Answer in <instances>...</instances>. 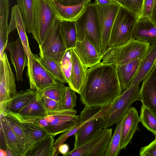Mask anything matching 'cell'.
Masks as SVG:
<instances>
[{
  "mask_svg": "<svg viewBox=\"0 0 156 156\" xmlns=\"http://www.w3.org/2000/svg\"><path fill=\"white\" fill-rule=\"evenodd\" d=\"M122 93L115 66L101 62L88 69L80 99L85 106H102L111 103Z\"/></svg>",
  "mask_w": 156,
  "mask_h": 156,
  "instance_id": "6da1fadb",
  "label": "cell"
},
{
  "mask_svg": "<svg viewBox=\"0 0 156 156\" xmlns=\"http://www.w3.org/2000/svg\"><path fill=\"white\" fill-rule=\"evenodd\" d=\"M112 102L102 106L89 107L85 106L79 115L83 124L74 135V149L82 145L90 140L102 128L111 110Z\"/></svg>",
  "mask_w": 156,
  "mask_h": 156,
  "instance_id": "7a4b0ae2",
  "label": "cell"
},
{
  "mask_svg": "<svg viewBox=\"0 0 156 156\" xmlns=\"http://www.w3.org/2000/svg\"><path fill=\"white\" fill-rule=\"evenodd\" d=\"M75 23L77 41L87 39L101 55V30L96 3L88 4Z\"/></svg>",
  "mask_w": 156,
  "mask_h": 156,
  "instance_id": "3957f363",
  "label": "cell"
},
{
  "mask_svg": "<svg viewBox=\"0 0 156 156\" xmlns=\"http://www.w3.org/2000/svg\"><path fill=\"white\" fill-rule=\"evenodd\" d=\"M150 44L132 39L122 46L110 47L102 56L101 62L111 63L114 66L142 60L148 51Z\"/></svg>",
  "mask_w": 156,
  "mask_h": 156,
  "instance_id": "277c9868",
  "label": "cell"
},
{
  "mask_svg": "<svg viewBox=\"0 0 156 156\" xmlns=\"http://www.w3.org/2000/svg\"><path fill=\"white\" fill-rule=\"evenodd\" d=\"M77 111L73 109H59L47 112L44 117L32 122L54 136L74 127L79 120Z\"/></svg>",
  "mask_w": 156,
  "mask_h": 156,
  "instance_id": "5b68a950",
  "label": "cell"
},
{
  "mask_svg": "<svg viewBox=\"0 0 156 156\" xmlns=\"http://www.w3.org/2000/svg\"><path fill=\"white\" fill-rule=\"evenodd\" d=\"M58 17L53 0H35L33 38L39 45L45 38L54 19Z\"/></svg>",
  "mask_w": 156,
  "mask_h": 156,
  "instance_id": "8992f818",
  "label": "cell"
},
{
  "mask_svg": "<svg viewBox=\"0 0 156 156\" xmlns=\"http://www.w3.org/2000/svg\"><path fill=\"white\" fill-rule=\"evenodd\" d=\"M137 20V16L133 12L121 5L112 27L110 47L122 46L131 40Z\"/></svg>",
  "mask_w": 156,
  "mask_h": 156,
  "instance_id": "52a82bcc",
  "label": "cell"
},
{
  "mask_svg": "<svg viewBox=\"0 0 156 156\" xmlns=\"http://www.w3.org/2000/svg\"><path fill=\"white\" fill-rule=\"evenodd\" d=\"M140 87L134 85L128 87L112 101L110 112L103 122L102 129H107L119 122L130 108L132 104L140 101Z\"/></svg>",
  "mask_w": 156,
  "mask_h": 156,
  "instance_id": "ba28073f",
  "label": "cell"
},
{
  "mask_svg": "<svg viewBox=\"0 0 156 156\" xmlns=\"http://www.w3.org/2000/svg\"><path fill=\"white\" fill-rule=\"evenodd\" d=\"M61 20L55 18L42 43L39 45V54L60 63L67 49L60 30Z\"/></svg>",
  "mask_w": 156,
  "mask_h": 156,
  "instance_id": "9c48e42d",
  "label": "cell"
},
{
  "mask_svg": "<svg viewBox=\"0 0 156 156\" xmlns=\"http://www.w3.org/2000/svg\"><path fill=\"white\" fill-rule=\"evenodd\" d=\"M27 67V76L31 89L39 92L57 83V80L42 65L37 55L32 52Z\"/></svg>",
  "mask_w": 156,
  "mask_h": 156,
  "instance_id": "30bf717a",
  "label": "cell"
},
{
  "mask_svg": "<svg viewBox=\"0 0 156 156\" xmlns=\"http://www.w3.org/2000/svg\"><path fill=\"white\" fill-rule=\"evenodd\" d=\"M15 79L6 53L0 59V110L5 111L16 95Z\"/></svg>",
  "mask_w": 156,
  "mask_h": 156,
  "instance_id": "8fae6325",
  "label": "cell"
},
{
  "mask_svg": "<svg viewBox=\"0 0 156 156\" xmlns=\"http://www.w3.org/2000/svg\"><path fill=\"white\" fill-rule=\"evenodd\" d=\"M96 5L100 27L102 56L110 48L109 41L112 27L121 5L118 3L104 5L96 4Z\"/></svg>",
  "mask_w": 156,
  "mask_h": 156,
  "instance_id": "7c38bea8",
  "label": "cell"
},
{
  "mask_svg": "<svg viewBox=\"0 0 156 156\" xmlns=\"http://www.w3.org/2000/svg\"><path fill=\"white\" fill-rule=\"evenodd\" d=\"M0 148L10 150L14 156H24L25 152L18 141L7 120L0 113Z\"/></svg>",
  "mask_w": 156,
  "mask_h": 156,
  "instance_id": "4fadbf2b",
  "label": "cell"
},
{
  "mask_svg": "<svg viewBox=\"0 0 156 156\" xmlns=\"http://www.w3.org/2000/svg\"><path fill=\"white\" fill-rule=\"evenodd\" d=\"M140 101L156 117V65L143 81L140 90Z\"/></svg>",
  "mask_w": 156,
  "mask_h": 156,
  "instance_id": "5bb4252c",
  "label": "cell"
},
{
  "mask_svg": "<svg viewBox=\"0 0 156 156\" xmlns=\"http://www.w3.org/2000/svg\"><path fill=\"white\" fill-rule=\"evenodd\" d=\"M7 48L10 53L11 63L15 69L16 79L18 81H22L23 71L27 66L28 60L20 38L18 37L16 41L8 43Z\"/></svg>",
  "mask_w": 156,
  "mask_h": 156,
  "instance_id": "9a60e30c",
  "label": "cell"
},
{
  "mask_svg": "<svg viewBox=\"0 0 156 156\" xmlns=\"http://www.w3.org/2000/svg\"><path fill=\"white\" fill-rule=\"evenodd\" d=\"M16 29L17 30L19 37L26 52L28 61H29L32 52L28 41L24 20L18 5H14L12 9L11 20L8 26L9 34Z\"/></svg>",
  "mask_w": 156,
  "mask_h": 156,
  "instance_id": "2e32d148",
  "label": "cell"
},
{
  "mask_svg": "<svg viewBox=\"0 0 156 156\" xmlns=\"http://www.w3.org/2000/svg\"><path fill=\"white\" fill-rule=\"evenodd\" d=\"M72 69L69 87L79 94L85 82L88 67L78 56L74 48L70 49Z\"/></svg>",
  "mask_w": 156,
  "mask_h": 156,
  "instance_id": "e0dca14e",
  "label": "cell"
},
{
  "mask_svg": "<svg viewBox=\"0 0 156 156\" xmlns=\"http://www.w3.org/2000/svg\"><path fill=\"white\" fill-rule=\"evenodd\" d=\"M84 64L88 67H92L101 62L102 56L95 47L88 40L77 41L74 48Z\"/></svg>",
  "mask_w": 156,
  "mask_h": 156,
  "instance_id": "ac0fdd59",
  "label": "cell"
},
{
  "mask_svg": "<svg viewBox=\"0 0 156 156\" xmlns=\"http://www.w3.org/2000/svg\"><path fill=\"white\" fill-rule=\"evenodd\" d=\"M140 122L138 112L134 107H130L126 113L123 126L120 149H125L131 142L133 137L139 129L138 124Z\"/></svg>",
  "mask_w": 156,
  "mask_h": 156,
  "instance_id": "d6986e66",
  "label": "cell"
},
{
  "mask_svg": "<svg viewBox=\"0 0 156 156\" xmlns=\"http://www.w3.org/2000/svg\"><path fill=\"white\" fill-rule=\"evenodd\" d=\"M156 42L150 44L145 55L141 60L136 73L129 86L139 85L155 65Z\"/></svg>",
  "mask_w": 156,
  "mask_h": 156,
  "instance_id": "ffe728a7",
  "label": "cell"
},
{
  "mask_svg": "<svg viewBox=\"0 0 156 156\" xmlns=\"http://www.w3.org/2000/svg\"><path fill=\"white\" fill-rule=\"evenodd\" d=\"M132 39L150 44L156 42V25L148 18L138 19L133 30Z\"/></svg>",
  "mask_w": 156,
  "mask_h": 156,
  "instance_id": "44dd1931",
  "label": "cell"
},
{
  "mask_svg": "<svg viewBox=\"0 0 156 156\" xmlns=\"http://www.w3.org/2000/svg\"><path fill=\"white\" fill-rule=\"evenodd\" d=\"M47 112L37 92L34 99L18 113L15 114L22 121L33 122L45 116Z\"/></svg>",
  "mask_w": 156,
  "mask_h": 156,
  "instance_id": "7402d4cb",
  "label": "cell"
},
{
  "mask_svg": "<svg viewBox=\"0 0 156 156\" xmlns=\"http://www.w3.org/2000/svg\"><path fill=\"white\" fill-rule=\"evenodd\" d=\"M141 60L115 66L122 93L129 87L138 69Z\"/></svg>",
  "mask_w": 156,
  "mask_h": 156,
  "instance_id": "603a6c76",
  "label": "cell"
},
{
  "mask_svg": "<svg viewBox=\"0 0 156 156\" xmlns=\"http://www.w3.org/2000/svg\"><path fill=\"white\" fill-rule=\"evenodd\" d=\"M54 136L50 134L36 142L24 156H56Z\"/></svg>",
  "mask_w": 156,
  "mask_h": 156,
  "instance_id": "cb8c5ba5",
  "label": "cell"
},
{
  "mask_svg": "<svg viewBox=\"0 0 156 156\" xmlns=\"http://www.w3.org/2000/svg\"><path fill=\"white\" fill-rule=\"evenodd\" d=\"M21 122L26 143V153L36 142L50 135L34 122Z\"/></svg>",
  "mask_w": 156,
  "mask_h": 156,
  "instance_id": "d4e9b609",
  "label": "cell"
},
{
  "mask_svg": "<svg viewBox=\"0 0 156 156\" xmlns=\"http://www.w3.org/2000/svg\"><path fill=\"white\" fill-rule=\"evenodd\" d=\"M53 2L58 17L61 20L76 21L86 7L83 2L72 6L63 5L56 0H53Z\"/></svg>",
  "mask_w": 156,
  "mask_h": 156,
  "instance_id": "484cf974",
  "label": "cell"
},
{
  "mask_svg": "<svg viewBox=\"0 0 156 156\" xmlns=\"http://www.w3.org/2000/svg\"><path fill=\"white\" fill-rule=\"evenodd\" d=\"M9 7V0H0V51L1 52L4 51L8 44Z\"/></svg>",
  "mask_w": 156,
  "mask_h": 156,
  "instance_id": "4316f807",
  "label": "cell"
},
{
  "mask_svg": "<svg viewBox=\"0 0 156 156\" xmlns=\"http://www.w3.org/2000/svg\"><path fill=\"white\" fill-rule=\"evenodd\" d=\"M37 92L30 89L21 90L12 98L6 110L17 114L36 97Z\"/></svg>",
  "mask_w": 156,
  "mask_h": 156,
  "instance_id": "83f0119b",
  "label": "cell"
},
{
  "mask_svg": "<svg viewBox=\"0 0 156 156\" xmlns=\"http://www.w3.org/2000/svg\"><path fill=\"white\" fill-rule=\"evenodd\" d=\"M60 30L67 50L74 48L77 41L75 21L61 20Z\"/></svg>",
  "mask_w": 156,
  "mask_h": 156,
  "instance_id": "f1b7e54d",
  "label": "cell"
},
{
  "mask_svg": "<svg viewBox=\"0 0 156 156\" xmlns=\"http://www.w3.org/2000/svg\"><path fill=\"white\" fill-rule=\"evenodd\" d=\"M109 129H102L88 141L80 146L69 151L66 156H88L99 140L107 133Z\"/></svg>",
  "mask_w": 156,
  "mask_h": 156,
  "instance_id": "f546056e",
  "label": "cell"
},
{
  "mask_svg": "<svg viewBox=\"0 0 156 156\" xmlns=\"http://www.w3.org/2000/svg\"><path fill=\"white\" fill-rule=\"evenodd\" d=\"M21 12L28 34L34 29L35 0H16Z\"/></svg>",
  "mask_w": 156,
  "mask_h": 156,
  "instance_id": "4dcf8cb0",
  "label": "cell"
},
{
  "mask_svg": "<svg viewBox=\"0 0 156 156\" xmlns=\"http://www.w3.org/2000/svg\"><path fill=\"white\" fill-rule=\"evenodd\" d=\"M126 115V114L122 120L116 123L115 130L108 144L104 156H117L119 154L121 151L120 145L122 128Z\"/></svg>",
  "mask_w": 156,
  "mask_h": 156,
  "instance_id": "1f68e13d",
  "label": "cell"
},
{
  "mask_svg": "<svg viewBox=\"0 0 156 156\" xmlns=\"http://www.w3.org/2000/svg\"><path fill=\"white\" fill-rule=\"evenodd\" d=\"M0 113H2L5 117L18 141L25 149L26 153V143L21 121L16 114L8 110L0 112Z\"/></svg>",
  "mask_w": 156,
  "mask_h": 156,
  "instance_id": "d6a6232c",
  "label": "cell"
},
{
  "mask_svg": "<svg viewBox=\"0 0 156 156\" xmlns=\"http://www.w3.org/2000/svg\"><path fill=\"white\" fill-rule=\"evenodd\" d=\"M40 60L45 68L57 80L66 83L60 63H58L39 54Z\"/></svg>",
  "mask_w": 156,
  "mask_h": 156,
  "instance_id": "836d02e7",
  "label": "cell"
},
{
  "mask_svg": "<svg viewBox=\"0 0 156 156\" xmlns=\"http://www.w3.org/2000/svg\"><path fill=\"white\" fill-rule=\"evenodd\" d=\"M64 83L57 80L56 84L47 87L38 92L44 96L59 102L62 104L66 87Z\"/></svg>",
  "mask_w": 156,
  "mask_h": 156,
  "instance_id": "e575fe53",
  "label": "cell"
},
{
  "mask_svg": "<svg viewBox=\"0 0 156 156\" xmlns=\"http://www.w3.org/2000/svg\"><path fill=\"white\" fill-rule=\"evenodd\" d=\"M140 122L148 130L156 137V117L146 107L142 105L140 116Z\"/></svg>",
  "mask_w": 156,
  "mask_h": 156,
  "instance_id": "d590c367",
  "label": "cell"
},
{
  "mask_svg": "<svg viewBox=\"0 0 156 156\" xmlns=\"http://www.w3.org/2000/svg\"><path fill=\"white\" fill-rule=\"evenodd\" d=\"M112 128H110L107 133L99 140L88 156H104L106 149L112 135Z\"/></svg>",
  "mask_w": 156,
  "mask_h": 156,
  "instance_id": "8d00e7d4",
  "label": "cell"
},
{
  "mask_svg": "<svg viewBox=\"0 0 156 156\" xmlns=\"http://www.w3.org/2000/svg\"><path fill=\"white\" fill-rule=\"evenodd\" d=\"M62 70L66 83L70 87L72 69L70 49H67L60 62Z\"/></svg>",
  "mask_w": 156,
  "mask_h": 156,
  "instance_id": "74e56055",
  "label": "cell"
},
{
  "mask_svg": "<svg viewBox=\"0 0 156 156\" xmlns=\"http://www.w3.org/2000/svg\"><path fill=\"white\" fill-rule=\"evenodd\" d=\"M75 92L69 86L66 87L61 107V109L70 110L74 109L76 105L77 98Z\"/></svg>",
  "mask_w": 156,
  "mask_h": 156,
  "instance_id": "f35d334b",
  "label": "cell"
},
{
  "mask_svg": "<svg viewBox=\"0 0 156 156\" xmlns=\"http://www.w3.org/2000/svg\"><path fill=\"white\" fill-rule=\"evenodd\" d=\"M83 124V123L80 120L73 127L62 133L61 135L54 141V146L57 155L59 154L58 151L59 146L64 143L67 138L71 136L74 135Z\"/></svg>",
  "mask_w": 156,
  "mask_h": 156,
  "instance_id": "ab89813d",
  "label": "cell"
},
{
  "mask_svg": "<svg viewBox=\"0 0 156 156\" xmlns=\"http://www.w3.org/2000/svg\"><path fill=\"white\" fill-rule=\"evenodd\" d=\"M121 6L126 8L137 17L141 10L143 0H115Z\"/></svg>",
  "mask_w": 156,
  "mask_h": 156,
  "instance_id": "60d3db41",
  "label": "cell"
},
{
  "mask_svg": "<svg viewBox=\"0 0 156 156\" xmlns=\"http://www.w3.org/2000/svg\"><path fill=\"white\" fill-rule=\"evenodd\" d=\"M37 92L39 95L44 106L47 112L54 111L61 109V107L62 104L61 102L44 96L41 95L39 92Z\"/></svg>",
  "mask_w": 156,
  "mask_h": 156,
  "instance_id": "b9f144b4",
  "label": "cell"
},
{
  "mask_svg": "<svg viewBox=\"0 0 156 156\" xmlns=\"http://www.w3.org/2000/svg\"><path fill=\"white\" fill-rule=\"evenodd\" d=\"M154 0H143L142 6L137 20L143 18H148L150 17Z\"/></svg>",
  "mask_w": 156,
  "mask_h": 156,
  "instance_id": "7bdbcfd3",
  "label": "cell"
},
{
  "mask_svg": "<svg viewBox=\"0 0 156 156\" xmlns=\"http://www.w3.org/2000/svg\"><path fill=\"white\" fill-rule=\"evenodd\" d=\"M139 154L140 156H156V139L148 145L141 147Z\"/></svg>",
  "mask_w": 156,
  "mask_h": 156,
  "instance_id": "ee69618b",
  "label": "cell"
},
{
  "mask_svg": "<svg viewBox=\"0 0 156 156\" xmlns=\"http://www.w3.org/2000/svg\"><path fill=\"white\" fill-rule=\"evenodd\" d=\"M62 5L65 6H72L79 4L83 0H56Z\"/></svg>",
  "mask_w": 156,
  "mask_h": 156,
  "instance_id": "f6af8a7d",
  "label": "cell"
},
{
  "mask_svg": "<svg viewBox=\"0 0 156 156\" xmlns=\"http://www.w3.org/2000/svg\"><path fill=\"white\" fill-rule=\"evenodd\" d=\"M58 151L59 153L66 156L69 152V147L67 144L63 143L59 146Z\"/></svg>",
  "mask_w": 156,
  "mask_h": 156,
  "instance_id": "bcb514c9",
  "label": "cell"
},
{
  "mask_svg": "<svg viewBox=\"0 0 156 156\" xmlns=\"http://www.w3.org/2000/svg\"><path fill=\"white\" fill-rule=\"evenodd\" d=\"M150 20L156 25V0L154 2Z\"/></svg>",
  "mask_w": 156,
  "mask_h": 156,
  "instance_id": "7dc6e473",
  "label": "cell"
},
{
  "mask_svg": "<svg viewBox=\"0 0 156 156\" xmlns=\"http://www.w3.org/2000/svg\"><path fill=\"white\" fill-rule=\"evenodd\" d=\"M95 2L100 5H106L113 3H118L115 0H95Z\"/></svg>",
  "mask_w": 156,
  "mask_h": 156,
  "instance_id": "c3c4849f",
  "label": "cell"
},
{
  "mask_svg": "<svg viewBox=\"0 0 156 156\" xmlns=\"http://www.w3.org/2000/svg\"><path fill=\"white\" fill-rule=\"evenodd\" d=\"M0 156H6L5 151L2 149L0 148Z\"/></svg>",
  "mask_w": 156,
  "mask_h": 156,
  "instance_id": "681fc988",
  "label": "cell"
},
{
  "mask_svg": "<svg viewBox=\"0 0 156 156\" xmlns=\"http://www.w3.org/2000/svg\"><path fill=\"white\" fill-rule=\"evenodd\" d=\"M91 0H83V2L84 5L86 7L90 3Z\"/></svg>",
  "mask_w": 156,
  "mask_h": 156,
  "instance_id": "f907efd6",
  "label": "cell"
},
{
  "mask_svg": "<svg viewBox=\"0 0 156 156\" xmlns=\"http://www.w3.org/2000/svg\"><path fill=\"white\" fill-rule=\"evenodd\" d=\"M155 65H156V62Z\"/></svg>",
  "mask_w": 156,
  "mask_h": 156,
  "instance_id": "816d5d0a",
  "label": "cell"
}]
</instances>
